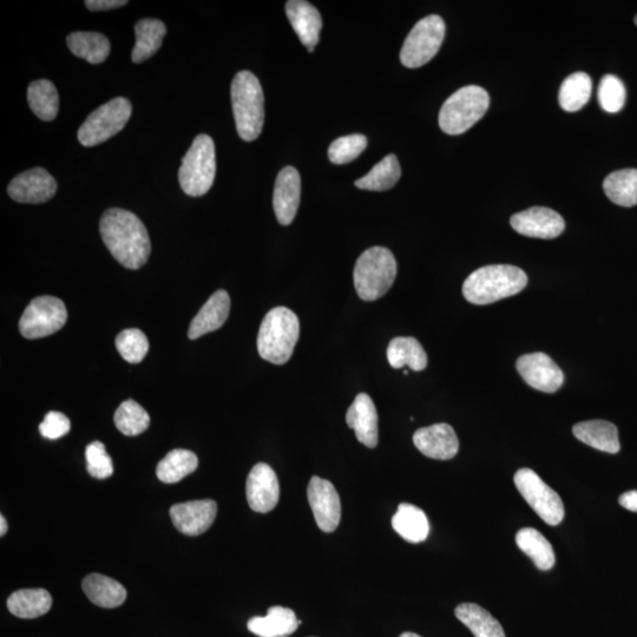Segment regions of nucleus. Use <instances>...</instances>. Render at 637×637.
I'll use <instances>...</instances> for the list:
<instances>
[{
	"mask_svg": "<svg viewBox=\"0 0 637 637\" xmlns=\"http://www.w3.org/2000/svg\"><path fill=\"white\" fill-rule=\"evenodd\" d=\"M100 232L105 246L123 267L140 269L147 264L149 234L135 214L121 208L108 209L102 215Z\"/></svg>",
	"mask_w": 637,
	"mask_h": 637,
	"instance_id": "f257e3e1",
	"label": "nucleus"
},
{
	"mask_svg": "<svg viewBox=\"0 0 637 637\" xmlns=\"http://www.w3.org/2000/svg\"><path fill=\"white\" fill-rule=\"evenodd\" d=\"M528 285V275L521 268L492 265L477 269L463 285L466 300L474 305H489L512 297Z\"/></svg>",
	"mask_w": 637,
	"mask_h": 637,
	"instance_id": "f03ea898",
	"label": "nucleus"
},
{
	"mask_svg": "<svg viewBox=\"0 0 637 637\" xmlns=\"http://www.w3.org/2000/svg\"><path fill=\"white\" fill-rule=\"evenodd\" d=\"M232 105L236 130L242 140L258 139L265 123V96L258 77L240 71L232 82Z\"/></svg>",
	"mask_w": 637,
	"mask_h": 637,
	"instance_id": "7ed1b4c3",
	"label": "nucleus"
},
{
	"mask_svg": "<svg viewBox=\"0 0 637 637\" xmlns=\"http://www.w3.org/2000/svg\"><path fill=\"white\" fill-rule=\"evenodd\" d=\"M300 336L297 314L290 308L275 307L262 320L258 351L260 357L274 365H284L291 359Z\"/></svg>",
	"mask_w": 637,
	"mask_h": 637,
	"instance_id": "20e7f679",
	"label": "nucleus"
},
{
	"mask_svg": "<svg viewBox=\"0 0 637 637\" xmlns=\"http://www.w3.org/2000/svg\"><path fill=\"white\" fill-rule=\"evenodd\" d=\"M397 277V261L389 249H367L354 267V287L360 299L376 301L389 292Z\"/></svg>",
	"mask_w": 637,
	"mask_h": 637,
	"instance_id": "39448f33",
	"label": "nucleus"
},
{
	"mask_svg": "<svg viewBox=\"0 0 637 637\" xmlns=\"http://www.w3.org/2000/svg\"><path fill=\"white\" fill-rule=\"evenodd\" d=\"M489 105L487 90L477 85L459 89L443 104L439 127L448 135L464 134L487 114Z\"/></svg>",
	"mask_w": 637,
	"mask_h": 637,
	"instance_id": "423d86ee",
	"label": "nucleus"
},
{
	"mask_svg": "<svg viewBox=\"0 0 637 637\" xmlns=\"http://www.w3.org/2000/svg\"><path fill=\"white\" fill-rule=\"evenodd\" d=\"M216 174L215 144L212 137L199 135L182 159L179 170L180 186L193 197L206 195L212 188Z\"/></svg>",
	"mask_w": 637,
	"mask_h": 637,
	"instance_id": "0eeeda50",
	"label": "nucleus"
},
{
	"mask_svg": "<svg viewBox=\"0 0 637 637\" xmlns=\"http://www.w3.org/2000/svg\"><path fill=\"white\" fill-rule=\"evenodd\" d=\"M133 114L131 103L117 97L97 108L78 130V141L83 147H95L120 133Z\"/></svg>",
	"mask_w": 637,
	"mask_h": 637,
	"instance_id": "6e6552de",
	"label": "nucleus"
},
{
	"mask_svg": "<svg viewBox=\"0 0 637 637\" xmlns=\"http://www.w3.org/2000/svg\"><path fill=\"white\" fill-rule=\"evenodd\" d=\"M445 31L443 18L437 15H431L419 21L406 37L400 51V61L404 67L417 69L428 64L441 49Z\"/></svg>",
	"mask_w": 637,
	"mask_h": 637,
	"instance_id": "1a4fd4ad",
	"label": "nucleus"
},
{
	"mask_svg": "<svg viewBox=\"0 0 637 637\" xmlns=\"http://www.w3.org/2000/svg\"><path fill=\"white\" fill-rule=\"evenodd\" d=\"M514 482L518 492L542 520L556 527L563 521L564 505L557 492L542 481V478L531 469L516 472Z\"/></svg>",
	"mask_w": 637,
	"mask_h": 637,
	"instance_id": "9d476101",
	"label": "nucleus"
},
{
	"mask_svg": "<svg viewBox=\"0 0 637 637\" xmlns=\"http://www.w3.org/2000/svg\"><path fill=\"white\" fill-rule=\"evenodd\" d=\"M67 320L68 311L64 302L56 297L44 295L32 300L26 307L19 320V331L26 339L45 338L62 330Z\"/></svg>",
	"mask_w": 637,
	"mask_h": 637,
	"instance_id": "9b49d317",
	"label": "nucleus"
},
{
	"mask_svg": "<svg viewBox=\"0 0 637 637\" xmlns=\"http://www.w3.org/2000/svg\"><path fill=\"white\" fill-rule=\"evenodd\" d=\"M307 497L318 527L325 533H333L341 520L340 497L334 485L314 476L308 484Z\"/></svg>",
	"mask_w": 637,
	"mask_h": 637,
	"instance_id": "f8f14e48",
	"label": "nucleus"
},
{
	"mask_svg": "<svg viewBox=\"0 0 637 637\" xmlns=\"http://www.w3.org/2000/svg\"><path fill=\"white\" fill-rule=\"evenodd\" d=\"M516 367L524 382L535 390L555 393L564 383L562 370L547 354H525L517 360Z\"/></svg>",
	"mask_w": 637,
	"mask_h": 637,
	"instance_id": "ddd939ff",
	"label": "nucleus"
},
{
	"mask_svg": "<svg viewBox=\"0 0 637 637\" xmlns=\"http://www.w3.org/2000/svg\"><path fill=\"white\" fill-rule=\"evenodd\" d=\"M56 192L55 177L44 168H34L19 174L8 187V194L13 201L30 205L48 202Z\"/></svg>",
	"mask_w": 637,
	"mask_h": 637,
	"instance_id": "4468645a",
	"label": "nucleus"
},
{
	"mask_svg": "<svg viewBox=\"0 0 637 637\" xmlns=\"http://www.w3.org/2000/svg\"><path fill=\"white\" fill-rule=\"evenodd\" d=\"M510 223L518 234L544 240L556 239L566 228L562 216L545 207H534L517 213L512 216Z\"/></svg>",
	"mask_w": 637,
	"mask_h": 637,
	"instance_id": "2eb2a0df",
	"label": "nucleus"
},
{
	"mask_svg": "<svg viewBox=\"0 0 637 637\" xmlns=\"http://www.w3.org/2000/svg\"><path fill=\"white\" fill-rule=\"evenodd\" d=\"M249 507L256 512L266 514L277 507L280 498V485L274 470L265 463H259L249 472L246 484Z\"/></svg>",
	"mask_w": 637,
	"mask_h": 637,
	"instance_id": "dca6fc26",
	"label": "nucleus"
},
{
	"mask_svg": "<svg viewBox=\"0 0 637 637\" xmlns=\"http://www.w3.org/2000/svg\"><path fill=\"white\" fill-rule=\"evenodd\" d=\"M218 514V504L212 499H201L173 505L170 509L175 528L183 535L200 536L212 527Z\"/></svg>",
	"mask_w": 637,
	"mask_h": 637,
	"instance_id": "f3484780",
	"label": "nucleus"
},
{
	"mask_svg": "<svg viewBox=\"0 0 637 637\" xmlns=\"http://www.w3.org/2000/svg\"><path fill=\"white\" fill-rule=\"evenodd\" d=\"M413 443L424 456L449 461L456 457L459 441L455 430L449 424L441 423L416 431Z\"/></svg>",
	"mask_w": 637,
	"mask_h": 637,
	"instance_id": "a211bd4d",
	"label": "nucleus"
},
{
	"mask_svg": "<svg viewBox=\"0 0 637 637\" xmlns=\"http://www.w3.org/2000/svg\"><path fill=\"white\" fill-rule=\"evenodd\" d=\"M301 196V179L297 169L286 167L275 181L273 207L282 226H290L298 213Z\"/></svg>",
	"mask_w": 637,
	"mask_h": 637,
	"instance_id": "6ab92c4d",
	"label": "nucleus"
},
{
	"mask_svg": "<svg viewBox=\"0 0 637 637\" xmlns=\"http://www.w3.org/2000/svg\"><path fill=\"white\" fill-rule=\"evenodd\" d=\"M346 423L348 428L354 430L358 441L374 449L378 445V413L369 394L360 393L354 399L346 413Z\"/></svg>",
	"mask_w": 637,
	"mask_h": 637,
	"instance_id": "aec40b11",
	"label": "nucleus"
},
{
	"mask_svg": "<svg viewBox=\"0 0 637 637\" xmlns=\"http://www.w3.org/2000/svg\"><path fill=\"white\" fill-rule=\"evenodd\" d=\"M286 15L301 43L308 51L313 52L323 28V19L318 9L305 0H291L286 4Z\"/></svg>",
	"mask_w": 637,
	"mask_h": 637,
	"instance_id": "412c9836",
	"label": "nucleus"
},
{
	"mask_svg": "<svg viewBox=\"0 0 637 637\" xmlns=\"http://www.w3.org/2000/svg\"><path fill=\"white\" fill-rule=\"evenodd\" d=\"M231 312V298L226 291L215 292L202 306L189 326L188 337L195 340L205 334L219 330Z\"/></svg>",
	"mask_w": 637,
	"mask_h": 637,
	"instance_id": "4be33fe9",
	"label": "nucleus"
},
{
	"mask_svg": "<svg viewBox=\"0 0 637 637\" xmlns=\"http://www.w3.org/2000/svg\"><path fill=\"white\" fill-rule=\"evenodd\" d=\"M300 625L292 609L280 606L269 608L265 617L255 616L248 621V629L259 637H288Z\"/></svg>",
	"mask_w": 637,
	"mask_h": 637,
	"instance_id": "5701e85b",
	"label": "nucleus"
},
{
	"mask_svg": "<svg viewBox=\"0 0 637 637\" xmlns=\"http://www.w3.org/2000/svg\"><path fill=\"white\" fill-rule=\"evenodd\" d=\"M573 433L579 441L596 450L614 455L621 449L619 431L607 420H589V422L576 424Z\"/></svg>",
	"mask_w": 637,
	"mask_h": 637,
	"instance_id": "b1692460",
	"label": "nucleus"
},
{
	"mask_svg": "<svg viewBox=\"0 0 637 637\" xmlns=\"http://www.w3.org/2000/svg\"><path fill=\"white\" fill-rule=\"evenodd\" d=\"M392 528L410 543H422L430 534V523L422 509L409 503L399 504L396 515L392 517Z\"/></svg>",
	"mask_w": 637,
	"mask_h": 637,
	"instance_id": "393cba45",
	"label": "nucleus"
},
{
	"mask_svg": "<svg viewBox=\"0 0 637 637\" xmlns=\"http://www.w3.org/2000/svg\"><path fill=\"white\" fill-rule=\"evenodd\" d=\"M82 588L88 599L102 608L120 607L127 599V590L121 583L101 574L85 577Z\"/></svg>",
	"mask_w": 637,
	"mask_h": 637,
	"instance_id": "a878e982",
	"label": "nucleus"
},
{
	"mask_svg": "<svg viewBox=\"0 0 637 637\" xmlns=\"http://www.w3.org/2000/svg\"><path fill=\"white\" fill-rule=\"evenodd\" d=\"M136 43L131 59L136 64L147 61L160 50L167 35L166 24L159 19L146 18L135 25Z\"/></svg>",
	"mask_w": 637,
	"mask_h": 637,
	"instance_id": "bb28decb",
	"label": "nucleus"
},
{
	"mask_svg": "<svg viewBox=\"0 0 637 637\" xmlns=\"http://www.w3.org/2000/svg\"><path fill=\"white\" fill-rule=\"evenodd\" d=\"M387 360L397 370L407 366L412 371L420 372L428 366V356L415 338H394L387 347Z\"/></svg>",
	"mask_w": 637,
	"mask_h": 637,
	"instance_id": "cd10ccee",
	"label": "nucleus"
},
{
	"mask_svg": "<svg viewBox=\"0 0 637 637\" xmlns=\"http://www.w3.org/2000/svg\"><path fill=\"white\" fill-rule=\"evenodd\" d=\"M52 597L45 589H23L13 593L8 600L12 615L21 619H36L49 612Z\"/></svg>",
	"mask_w": 637,
	"mask_h": 637,
	"instance_id": "c85d7f7f",
	"label": "nucleus"
},
{
	"mask_svg": "<svg viewBox=\"0 0 637 637\" xmlns=\"http://www.w3.org/2000/svg\"><path fill=\"white\" fill-rule=\"evenodd\" d=\"M456 617L476 637H505L503 627L488 610L475 603H462L455 610Z\"/></svg>",
	"mask_w": 637,
	"mask_h": 637,
	"instance_id": "c756f323",
	"label": "nucleus"
},
{
	"mask_svg": "<svg viewBox=\"0 0 637 637\" xmlns=\"http://www.w3.org/2000/svg\"><path fill=\"white\" fill-rule=\"evenodd\" d=\"M67 44L72 54L90 64H101L110 55L109 39L98 32H72Z\"/></svg>",
	"mask_w": 637,
	"mask_h": 637,
	"instance_id": "7c9ffc66",
	"label": "nucleus"
},
{
	"mask_svg": "<svg viewBox=\"0 0 637 637\" xmlns=\"http://www.w3.org/2000/svg\"><path fill=\"white\" fill-rule=\"evenodd\" d=\"M516 543L518 548L533 560L538 569L547 571L555 566L554 549L540 531L534 528H523L516 535Z\"/></svg>",
	"mask_w": 637,
	"mask_h": 637,
	"instance_id": "2f4dec72",
	"label": "nucleus"
},
{
	"mask_svg": "<svg viewBox=\"0 0 637 637\" xmlns=\"http://www.w3.org/2000/svg\"><path fill=\"white\" fill-rule=\"evenodd\" d=\"M603 189L608 199L621 207L637 205V169L617 170L606 177Z\"/></svg>",
	"mask_w": 637,
	"mask_h": 637,
	"instance_id": "473e14b6",
	"label": "nucleus"
},
{
	"mask_svg": "<svg viewBox=\"0 0 637 637\" xmlns=\"http://www.w3.org/2000/svg\"><path fill=\"white\" fill-rule=\"evenodd\" d=\"M197 466H199V459L194 452L176 449L170 451L157 465L156 475L161 482L174 484L193 474Z\"/></svg>",
	"mask_w": 637,
	"mask_h": 637,
	"instance_id": "72a5a7b5",
	"label": "nucleus"
},
{
	"mask_svg": "<svg viewBox=\"0 0 637 637\" xmlns=\"http://www.w3.org/2000/svg\"><path fill=\"white\" fill-rule=\"evenodd\" d=\"M32 113L44 122L54 121L59 110V95L55 84L48 80L32 82L28 89Z\"/></svg>",
	"mask_w": 637,
	"mask_h": 637,
	"instance_id": "f704fd0d",
	"label": "nucleus"
},
{
	"mask_svg": "<svg viewBox=\"0 0 637 637\" xmlns=\"http://www.w3.org/2000/svg\"><path fill=\"white\" fill-rule=\"evenodd\" d=\"M402 176V169L396 155H387L374 166L371 172L356 181V186L372 192H384L397 185Z\"/></svg>",
	"mask_w": 637,
	"mask_h": 637,
	"instance_id": "c9c22d12",
	"label": "nucleus"
},
{
	"mask_svg": "<svg viewBox=\"0 0 637 637\" xmlns=\"http://www.w3.org/2000/svg\"><path fill=\"white\" fill-rule=\"evenodd\" d=\"M591 90H593L591 78L584 72H575L561 85L560 95H558L561 108L568 113L581 110L589 102Z\"/></svg>",
	"mask_w": 637,
	"mask_h": 637,
	"instance_id": "e433bc0d",
	"label": "nucleus"
},
{
	"mask_svg": "<svg viewBox=\"0 0 637 637\" xmlns=\"http://www.w3.org/2000/svg\"><path fill=\"white\" fill-rule=\"evenodd\" d=\"M115 425L123 435L134 437L147 431L150 424L148 412L135 400H126L115 413Z\"/></svg>",
	"mask_w": 637,
	"mask_h": 637,
	"instance_id": "4c0bfd02",
	"label": "nucleus"
},
{
	"mask_svg": "<svg viewBox=\"0 0 637 637\" xmlns=\"http://www.w3.org/2000/svg\"><path fill=\"white\" fill-rule=\"evenodd\" d=\"M117 351L130 364H140L149 351V341L141 330L130 328L118 334L116 338Z\"/></svg>",
	"mask_w": 637,
	"mask_h": 637,
	"instance_id": "58836bf2",
	"label": "nucleus"
},
{
	"mask_svg": "<svg viewBox=\"0 0 637 637\" xmlns=\"http://www.w3.org/2000/svg\"><path fill=\"white\" fill-rule=\"evenodd\" d=\"M626 88L620 78L614 75H607L602 78L599 87V102L607 113H619L625 107Z\"/></svg>",
	"mask_w": 637,
	"mask_h": 637,
	"instance_id": "ea45409f",
	"label": "nucleus"
},
{
	"mask_svg": "<svg viewBox=\"0 0 637 637\" xmlns=\"http://www.w3.org/2000/svg\"><path fill=\"white\" fill-rule=\"evenodd\" d=\"M367 147L364 135L354 134L334 141L328 149V157L334 164H346L358 159Z\"/></svg>",
	"mask_w": 637,
	"mask_h": 637,
	"instance_id": "a19ab883",
	"label": "nucleus"
},
{
	"mask_svg": "<svg viewBox=\"0 0 637 637\" xmlns=\"http://www.w3.org/2000/svg\"><path fill=\"white\" fill-rule=\"evenodd\" d=\"M85 459H87V469L91 477L107 479L114 474L113 461L103 443L89 444L85 450Z\"/></svg>",
	"mask_w": 637,
	"mask_h": 637,
	"instance_id": "79ce46f5",
	"label": "nucleus"
},
{
	"mask_svg": "<svg viewBox=\"0 0 637 637\" xmlns=\"http://www.w3.org/2000/svg\"><path fill=\"white\" fill-rule=\"evenodd\" d=\"M71 429L70 419L61 412L51 411L45 416L43 423L39 425V432L50 441L68 435Z\"/></svg>",
	"mask_w": 637,
	"mask_h": 637,
	"instance_id": "37998d69",
	"label": "nucleus"
},
{
	"mask_svg": "<svg viewBox=\"0 0 637 637\" xmlns=\"http://www.w3.org/2000/svg\"><path fill=\"white\" fill-rule=\"evenodd\" d=\"M126 0H87L85 6L90 11H107L122 8L127 5Z\"/></svg>",
	"mask_w": 637,
	"mask_h": 637,
	"instance_id": "c03bdc74",
	"label": "nucleus"
},
{
	"mask_svg": "<svg viewBox=\"0 0 637 637\" xmlns=\"http://www.w3.org/2000/svg\"><path fill=\"white\" fill-rule=\"evenodd\" d=\"M619 503L623 508L637 512V490L628 491L626 494H623L619 499Z\"/></svg>",
	"mask_w": 637,
	"mask_h": 637,
	"instance_id": "a18cd8bd",
	"label": "nucleus"
},
{
	"mask_svg": "<svg viewBox=\"0 0 637 637\" xmlns=\"http://www.w3.org/2000/svg\"><path fill=\"white\" fill-rule=\"evenodd\" d=\"M8 531V523H6L4 516H0V535L4 536Z\"/></svg>",
	"mask_w": 637,
	"mask_h": 637,
	"instance_id": "49530a36",
	"label": "nucleus"
},
{
	"mask_svg": "<svg viewBox=\"0 0 637 637\" xmlns=\"http://www.w3.org/2000/svg\"><path fill=\"white\" fill-rule=\"evenodd\" d=\"M399 637H422V636H419V635H417L415 633H403Z\"/></svg>",
	"mask_w": 637,
	"mask_h": 637,
	"instance_id": "de8ad7c7",
	"label": "nucleus"
},
{
	"mask_svg": "<svg viewBox=\"0 0 637 637\" xmlns=\"http://www.w3.org/2000/svg\"><path fill=\"white\" fill-rule=\"evenodd\" d=\"M635 24L637 25V16L635 17Z\"/></svg>",
	"mask_w": 637,
	"mask_h": 637,
	"instance_id": "09e8293b",
	"label": "nucleus"
}]
</instances>
